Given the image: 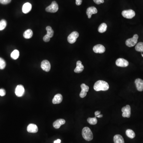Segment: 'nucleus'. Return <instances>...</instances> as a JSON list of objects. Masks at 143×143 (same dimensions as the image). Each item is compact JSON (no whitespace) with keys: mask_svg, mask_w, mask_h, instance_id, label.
<instances>
[{"mask_svg":"<svg viewBox=\"0 0 143 143\" xmlns=\"http://www.w3.org/2000/svg\"><path fill=\"white\" fill-rule=\"evenodd\" d=\"M94 89L95 91H105L108 90L109 89V85L105 81L103 80H99L95 83L94 87Z\"/></svg>","mask_w":143,"mask_h":143,"instance_id":"nucleus-1","label":"nucleus"},{"mask_svg":"<svg viewBox=\"0 0 143 143\" xmlns=\"http://www.w3.org/2000/svg\"><path fill=\"white\" fill-rule=\"evenodd\" d=\"M82 135L83 138L87 141H90L93 139V133L90 129L87 127H85L83 129Z\"/></svg>","mask_w":143,"mask_h":143,"instance_id":"nucleus-2","label":"nucleus"},{"mask_svg":"<svg viewBox=\"0 0 143 143\" xmlns=\"http://www.w3.org/2000/svg\"><path fill=\"white\" fill-rule=\"evenodd\" d=\"M138 38V35L137 34H135L133 36V38L129 39L127 40L126 41V45L130 47H133L136 45L137 43Z\"/></svg>","mask_w":143,"mask_h":143,"instance_id":"nucleus-3","label":"nucleus"},{"mask_svg":"<svg viewBox=\"0 0 143 143\" xmlns=\"http://www.w3.org/2000/svg\"><path fill=\"white\" fill-rule=\"evenodd\" d=\"M59 9V6L56 1H53L51 4L48 7H47L45 9L47 12L51 13H55L57 12Z\"/></svg>","mask_w":143,"mask_h":143,"instance_id":"nucleus-4","label":"nucleus"},{"mask_svg":"<svg viewBox=\"0 0 143 143\" xmlns=\"http://www.w3.org/2000/svg\"><path fill=\"white\" fill-rule=\"evenodd\" d=\"M79 34L78 32L74 31L72 32L67 38L68 42L71 44H73L76 41L77 39L79 37Z\"/></svg>","mask_w":143,"mask_h":143,"instance_id":"nucleus-5","label":"nucleus"},{"mask_svg":"<svg viewBox=\"0 0 143 143\" xmlns=\"http://www.w3.org/2000/svg\"><path fill=\"white\" fill-rule=\"evenodd\" d=\"M122 16L127 19H132L135 16V12L132 10H125L122 12Z\"/></svg>","mask_w":143,"mask_h":143,"instance_id":"nucleus-6","label":"nucleus"},{"mask_svg":"<svg viewBox=\"0 0 143 143\" xmlns=\"http://www.w3.org/2000/svg\"><path fill=\"white\" fill-rule=\"evenodd\" d=\"M122 111L123 113L122 116L123 117H130L131 115V108L129 105H127L126 106L122 107Z\"/></svg>","mask_w":143,"mask_h":143,"instance_id":"nucleus-7","label":"nucleus"},{"mask_svg":"<svg viewBox=\"0 0 143 143\" xmlns=\"http://www.w3.org/2000/svg\"><path fill=\"white\" fill-rule=\"evenodd\" d=\"M116 64L119 67H126L129 65V62L124 59L119 58L116 61Z\"/></svg>","mask_w":143,"mask_h":143,"instance_id":"nucleus-8","label":"nucleus"},{"mask_svg":"<svg viewBox=\"0 0 143 143\" xmlns=\"http://www.w3.org/2000/svg\"><path fill=\"white\" fill-rule=\"evenodd\" d=\"M25 90L23 85H19L17 86L16 89H15V94L17 96L22 97L23 96L24 94Z\"/></svg>","mask_w":143,"mask_h":143,"instance_id":"nucleus-9","label":"nucleus"},{"mask_svg":"<svg viewBox=\"0 0 143 143\" xmlns=\"http://www.w3.org/2000/svg\"><path fill=\"white\" fill-rule=\"evenodd\" d=\"M82 91L80 94V96L81 98H84L87 95V92L89 90V87L85 83H82L81 85Z\"/></svg>","mask_w":143,"mask_h":143,"instance_id":"nucleus-10","label":"nucleus"},{"mask_svg":"<svg viewBox=\"0 0 143 143\" xmlns=\"http://www.w3.org/2000/svg\"><path fill=\"white\" fill-rule=\"evenodd\" d=\"M93 50L95 53H103L105 51V48L102 45L98 44L93 47Z\"/></svg>","mask_w":143,"mask_h":143,"instance_id":"nucleus-11","label":"nucleus"},{"mask_svg":"<svg viewBox=\"0 0 143 143\" xmlns=\"http://www.w3.org/2000/svg\"><path fill=\"white\" fill-rule=\"evenodd\" d=\"M41 68L45 72H49L50 69V64L47 60H44L41 62Z\"/></svg>","mask_w":143,"mask_h":143,"instance_id":"nucleus-12","label":"nucleus"},{"mask_svg":"<svg viewBox=\"0 0 143 143\" xmlns=\"http://www.w3.org/2000/svg\"><path fill=\"white\" fill-rule=\"evenodd\" d=\"M97 13V10L96 8L94 7H90L86 10V14L88 16V19H91L92 15Z\"/></svg>","mask_w":143,"mask_h":143,"instance_id":"nucleus-13","label":"nucleus"},{"mask_svg":"<svg viewBox=\"0 0 143 143\" xmlns=\"http://www.w3.org/2000/svg\"><path fill=\"white\" fill-rule=\"evenodd\" d=\"M27 131L29 133H37L38 131V129L36 125L33 124H30L28 126Z\"/></svg>","mask_w":143,"mask_h":143,"instance_id":"nucleus-14","label":"nucleus"},{"mask_svg":"<svg viewBox=\"0 0 143 143\" xmlns=\"http://www.w3.org/2000/svg\"><path fill=\"white\" fill-rule=\"evenodd\" d=\"M135 84L138 91L142 92L143 91V80L141 79L138 78L135 81Z\"/></svg>","mask_w":143,"mask_h":143,"instance_id":"nucleus-15","label":"nucleus"},{"mask_svg":"<svg viewBox=\"0 0 143 143\" xmlns=\"http://www.w3.org/2000/svg\"><path fill=\"white\" fill-rule=\"evenodd\" d=\"M31 8H32V5L30 3H26L23 5L22 7V12L24 14H27L31 10Z\"/></svg>","mask_w":143,"mask_h":143,"instance_id":"nucleus-16","label":"nucleus"},{"mask_svg":"<svg viewBox=\"0 0 143 143\" xmlns=\"http://www.w3.org/2000/svg\"><path fill=\"white\" fill-rule=\"evenodd\" d=\"M84 69V66L82 64V62L78 61L76 62V67L74 69V71L75 73H82Z\"/></svg>","mask_w":143,"mask_h":143,"instance_id":"nucleus-17","label":"nucleus"},{"mask_svg":"<svg viewBox=\"0 0 143 143\" xmlns=\"http://www.w3.org/2000/svg\"><path fill=\"white\" fill-rule=\"evenodd\" d=\"M65 120L63 119H58L53 123V126L56 129H59L61 126L64 124Z\"/></svg>","mask_w":143,"mask_h":143,"instance_id":"nucleus-18","label":"nucleus"},{"mask_svg":"<svg viewBox=\"0 0 143 143\" xmlns=\"http://www.w3.org/2000/svg\"><path fill=\"white\" fill-rule=\"evenodd\" d=\"M63 99L62 95L60 94H57L52 99V102L54 104H59L61 103Z\"/></svg>","mask_w":143,"mask_h":143,"instance_id":"nucleus-19","label":"nucleus"},{"mask_svg":"<svg viewBox=\"0 0 143 143\" xmlns=\"http://www.w3.org/2000/svg\"><path fill=\"white\" fill-rule=\"evenodd\" d=\"M114 141L115 143H124L123 137L119 134H117L114 136Z\"/></svg>","mask_w":143,"mask_h":143,"instance_id":"nucleus-20","label":"nucleus"},{"mask_svg":"<svg viewBox=\"0 0 143 143\" xmlns=\"http://www.w3.org/2000/svg\"><path fill=\"white\" fill-rule=\"evenodd\" d=\"M33 35V33L31 29H28L24 32L23 36L25 38L28 39L31 38L32 37Z\"/></svg>","mask_w":143,"mask_h":143,"instance_id":"nucleus-21","label":"nucleus"},{"mask_svg":"<svg viewBox=\"0 0 143 143\" xmlns=\"http://www.w3.org/2000/svg\"><path fill=\"white\" fill-rule=\"evenodd\" d=\"M107 29V25L105 23L101 24L98 28V31L100 33H103L105 32Z\"/></svg>","mask_w":143,"mask_h":143,"instance_id":"nucleus-22","label":"nucleus"},{"mask_svg":"<svg viewBox=\"0 0 143 143\" xmlns=\"http://www.w3.org/2000/svg\"><path fill=\"white\" fill-rule=\"evenodd\" d=\"M126 135L128 137L131 139L134 138L135 137V132L131 129H128L126 132Z\"/></svg>","mask_w":143,"mask_h":143,"instance_id":"nucleus-23","label":"nucleus"},{"mask_svg":"<svg viewBox=\"0 0 143 143\" xmlns=\"http://www.w3.org/2000/svg\"><path fill=\"white\" fill-rule=\"evenodd\" d=\"M20 55V52L17 50H14L11 54V57L14 60L18 59Z\"/></svg>","mask_w":143,"mask_h":143,"instance_id":"nucleus-24","label":"nucleus"},{"mask_svg":"<svg viewBox=\"0 0 143 143\" xmlns=\"http://www.w3.org/2000/svg\"><path fill=\"white\" fill-rule=\"evenodd\" d=\"M46 29L47 31V35L49 36L50 38L53 37V35H54V31L52 29L51 27L49 26H47L46 27Z\"/></svg>","mask_w":143,"mask_h":143,"instance_id":"nucleus-25","label":"nucleus"},{"mask_svg":"<svg viewBox=\"0 0 143 143\" xmlns=\"http://www.w3.org/2000/svg\"><path fill=\"white\" fill-rule=\"evenodd\" d=\"M135 49L137 51L143 52V43L139 42L137 44Z\"/></svg>","mask_w":143,"mask_h":143,"instance_id":"nucleus-26","label":"nucleus"},{"mask_svg":"<svg viewBox=\"0 0 143 143\" xmlns=\"http://www.w3.org/2000/svg\"><path fill=\"white\" fill-rule=\"evenodd\" d=\"M87 121L89 124L91 125H95L97 122V119L96 117L94 118H88Z\"/></svg>","mask_w":143,"mask_h":143,"instance_id":"nucleus-27","label":"nucleus"},{"mask_svg":"<svg viewBox=\"0 0 143 143\" xmlns=\"http://www.w3.org/2000/svg\"><path fill=\"white\" fill-rule=\"evenodd\" d=\"M7 22L5 20L3 19L0 21V31H2L5 29L7 26Z\"/></svg>","mask_w":143,"mask_h":143,"instance_id":"nucleus-28","label":"nucleus"},{"mask_svg":"<svg viewBox=\"0 0 143 143\" xmlns=\"http://www.w3.org/2000/svg\"><path fill=\"white\" fill-rule=\"evenodd\" d=\"M6 63L3 59L0 57V69L3 70L5 67Z\"/></svg>","mask_w":143,"mask_h":143,"instance_id":"nucleus-29","label":"nucleus"},{"mask_svg":"<svg viewBox=\"0 0 143 143\" xmlns=\"http://www.w3.org/2000/svg\"><path fill=\"white\" fill-rule=\"evenodd\" d=\"M11 0H0V3L3 5H7L10 3Z\"/></svg>","mask_w":143,"mask_h":143,"instance_id":"nucleus-30","label":"nucleus"},{"mask_svg":"<svg viewBox=\"0 0 143 143\" xmlns=\"http://www.w3.org/2000/svg\"><path fill=\"white\" fill-rule=\"evenodd\" d=\"M50 38L49 37V36L46 35L44 36V37H43V40L45 42H49V41Z\"/></svg>","mask_w":143,"mask_h":143,"instance_id":"nucleus-31","label":"nucleus"},{"mask_svg":"<svg viewBox=\"0 0 143 143\" xmlns=\"http://www.w3.org/2000/svg\"><path fill=\"white\" fill-rule=\"evenodd\" d=\"M93 1L95 4L97 5H100L101 3H103L104 2V0H93Z\"/></svg>","mask_w":143,"mask_h":143,"instance_id":"nucleus-32","label":"nucleus"},{"mask_svg":"<svg viewBox=\"0 0 143 143\" xmlns=\"http://www.w3.org/2000/svg\"><path fill=\"white\" fill-rule=\"evenodd\" d=\"M6 95V91L3 89H0V96H4Z\"/></svg>","mask_w":143,"mask_h":143,"instance_id":"nucleus-33","label":"nucleus"},{"mask_svg":"<svg viewBox=\"0 0 143 143\" xmlns=\"http://www.w3.org/2000/svg\"><path fill=\"white\" fill-rule=\"evenodd\" d=\"M82 0H76V4L77 5L79 6L82 4Z\"/></svg>","mask_w":143,"mask_h":143,"instance_id":"nucleus-34","label":"nucleus"},{"mask_svg":"<svg viewBox=\"0 0 143 143\" xmlns=\"http://www.w3.org/2000/svg\"><path fill=\"white\" fill-rule=\"evenodd\" d=\"M100 113H101V112L99 111H97L95 112V117H96L97 116L99 115H100Z\"/></svg>","mask_w":143,"mask_h":143,"instance_id":"nucleus-35","label":"nucleus"},{"mask_svg":"<svg viewBox=\"0 0 143 143\" xmlns=\"http://www.w3.org/2000/svg\"><path fill=\"white\" fill-rule=\"evenodd\" d=\"M61 142V139H58L56 140L55 141L54 143H60Z\"/></svg>","mask_w":143,"mask_h":143,"instance_id":"nucleus-36","label":"nucleus"},{"mask_svg":"<svg viewBox=\"0 0 143 143\" xmlns=\"http://www.w3.org/2000/svg\"><path fill=\"white\" fill-rule=\"evenodd\" d=\"M103 115H99L97 116L96 117L97 118H101L103 117Z\"/></svg>","mask_w":143,"mask_h":143,"instance_id":"nucleus-37","label":"nucleus"},{"mask_svg":"<svg viewBox=\"0 0 143 143\" xmlns=\"http://www.w3.org/2000/svg\"><path fill=\"white\" fill-rule=\"evenodd\" d=\"M141 56H142V57H143V53H141Z\"/></svg>","mask_w":143,"mask_h":143,"instance_id":"nucleus-38","label":"nucleus"}]
</instances>
